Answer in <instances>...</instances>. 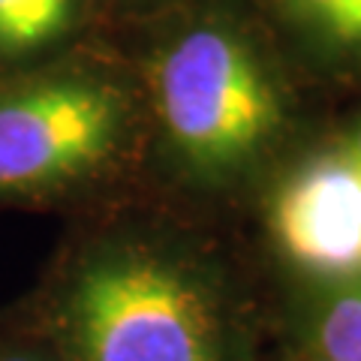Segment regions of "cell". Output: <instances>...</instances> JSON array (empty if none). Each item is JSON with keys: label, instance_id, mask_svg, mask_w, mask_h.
Instances as JSON below:
<instances>
[{"label": "cell", "instance_id": "obj_1", "mask_svg": "<svg viewBox=\"0 0 361 361\" xmlns=\"http://www.w3.org/2000/svg\"><path fill=\"white\" fill-rule=\"evenodd\" d=\"M49 316L58 361H256L232 277L175 235L127 229L85 244Z\"/></svg>", "mask_w": 361, "mask_h": 361}, {"label": "cell", "instance_id": "obj_2", "mask_svg": "<svg viewBox=\"0 0 361 361\" xmlns=\"http://www.w3.org/2000/svg\"><path fill=\"white\" fill-rule=\"evenodd\" d=\"M151 94L166 163L199 193L250 184L289 127L283 82L232 18H196L169 37L154 58Z\"/></svg>", "mask_w": 361, "mask_h": 361}, {"label": "cell", "instance_id": "obj_3", "mask_svg": "<svg viewBox=\"0 0 361 361\" xmlns=\"http://www.w3.org/2000/svg\"><path fill=\"white\" fill-rule=\"evenodd\" d=\"M130 97L94 73H51L0 87V202L51 199L118 166Z\"/></svg>", "mask_w": 361, "mask_h": 361}, {"label": "cell", "instance_id": "obj_4", "mask_svg": "<svg viewBox=\"0 0 361 361\" xmlns=\"http://www.w3.org/2000/svg\"><path fill=\"white\" fill-rule=\"evenodd\" d=\"M262 223L301 286L361 274V115L271 175Z\"/></svg>", "mask_w": 361, "mask_h": 361}, {"label": "cell", "instance_id": "obj_5", "mask_svg": "<svg viewBox=\"0 0 361 361\" xmlns=\"http://www.w3.org/2000/svg\"><path fill=\"white\" fill-rule=\"evenodd\" d=\"M292 316L298 346L331 361H361V274L301 286Z\"/></svg>", "mask_w": 361, "mask_h": 361}, {"label": "cell", "instance_id": "obj_6", "mask_svg": "<svg viewBox=\"0 0 361 361\" xmlns=\"http://www.w3.org/2000/svg\"><path fill=\"white\" fill-rule=\"evenodd\" d=\"M295 39L331 66L361 63V0H271Z\"/></svg>", "mask_w": 361, "mask_h": 361}, {"label": "cell", "instance_id": "obj_7", "mask_svg": "<svg viewBox=\"0 0 361 361\" xmlns=\"http://www.w3.org/2000/svg\"><path fill=\"white\" fill-rule=\"evenodd\" d=\"M78 0H0V58H21L73 30Z\"/></svg>", "mask_w": 361, "mask_h": 361}, {"label": "cell", "instance_id": "obj_8", "mask_svg": "<svg viewBox=\"0 0 361 361\" xmlns=\"http://www.w3.org/2000/svg\"><path fill=\"white\" fill-rule=\"evenodd\" d=\"M0 361H54L39 349H25V346H9L0 349Z\"/></svg>", "mask_w": 361, "mask_h": 361}, {"label": "cell", "instance_id": "obj_9", "mask_svg": "<svg viewBox=\"0 0 361 361\" xmlns=\"http://www.w3.org/2000/svg\"><path fill=\"white\" fill-rule=\"evenodd\" d=\"M286 361H331V358H325V355H319V353H313V349H304V346H298L295 353H292Z\"/></svg>", "mask_w": 361, "mask_h": 361}]
</instances>
